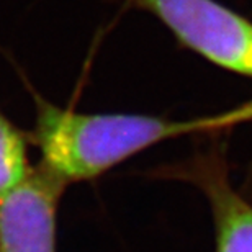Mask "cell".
<instances>
[{"instance_id":"6da1fadb","label":"cell","mask_w":252,"mask_h":252,"mask_svg":"<svg viewBox=\"0 0 252 252\" xmlns=\"http://www.w3.org/2000/svg\"><path fill=\"white\" fill-rule=\"evenodd\" d=\"M200 131L196 120L134 113H80L36 97L33 138L41 164L65 184L89 180L165 139Z\"/></svg>"},{"instance_id":"7a4b0ae2","label":"cell","mask_w":252,"mask_h":252,"mask_svg":"<svg viewBox=\"0 0 252 252\" xmlns=\"http://www.w3.org/2000/svg\"><path fill=\"white\" fill-rule=\"evenodd\" d=\"M156 15L180 43L252 77V23L215 0H125Z\"/></svg>"},{"instance_id":"3957f363","label":"cell","mask_w":252,"mask_h":252,"mask_svg":"<svg viewBox=\"0 0 252 252\" xmlns=\"http://www.w3.org/2000/svg\"><path fill=\"white\" fill-rule=\"evenodd\" d=\"M65 185L39 164L0 198V252H56V213Z\"/></svg>"},{"instance_id":"277c9868","label":"cell","mask_w":252,"mask_h":252,"mask_svg":"<svg viewBox=\"0 0 252 252\" xmlns=\"http://www.w3.org/2000/svg\"><path fill=\"white\" fill-rule=\"evenodd\" d=\"M189 172L203 189L215 221L216 252H252V203L233 190L213 160L196 162Z\"/></svg>"},{"instance_id":"5b68a950","label":"cell","mask_w":252,"mask_h":252,"mask_svg":"<svg viewBox=\"0 0 252 252\" xmlns=\"http://www.w3.org/2000/svg\"><path fill=\"white\" fill-rule=\"evenodd\" d=\"M28 172L23 134L0 112V198L17 187Z\"/></svg>"},{"instance_id":"8992f818","label":"cell","mask_w":252,"mask_h":252,"mask_svg":"<svg viewBox=\"0 0 252 252\" xmlns=\"http://www.w3.org/2000/svg\"><path fill=\"white\" fill-rule=\"evenodd\" d=\"M200 131H215L220 128H228L239 123L252 122V100L231 110H226L223 113L213 115V117L196 118Z\"/></svg>"}]
</instances>
